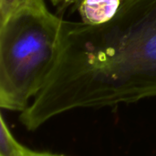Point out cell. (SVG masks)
<instances>
[{
    "label": "cell",
    "instance_id": "1",
    "mask_svg": "<svg viewBox=\"0 0 156 156\" xmlns=\"http://www.w3.org/2000/svg\"><path fill=\"white\" fill-rule=\"evenodd\" d=\"M155 96L156 0H122L106 23L63 20L55 66L20 121L32 131L74 109Z\"/></svg>",
    "mask_w": 156,
    "mask_h": 156
},
{
    "label": "cell",
    "instance_id": "2",
    "mask_svg": "<svg viewBox=\"0 0 156 156\" xmlns=\"http://www.w3.org/2000/svg\"><path fill=\"white\" fill-rule=\"evenodd\" d=\"M63 19L45 2L23 7L0 24V106L24 112L46 84L58 58Z\"/></svg>",
    "mask_w": 156,
    "mask_h": 156
},
{
    "label": "cell",
    "instance_id": "3",
    "mask_svg": "<svg viewBox=\"0 0 156 156\" xmlns=\"http://www.w3.org/2000/svg\"><path fill=\"white\" fill-rule=\"evenodd\" d=\"M122 0H83L77 7L81 22L100 25L111 20L120 8Z\"/></svg>",
    "mask_w": 156,
    "mask_h": 156
},
{
    "label": "cell",
    "instance_id": "4",
    "mask_svg": "<svg viewBox=\"0 0 156 156\" xmlns=\"http://www.w3.org/2000/svg\"><path fill=\"white\" fill-rule=\"evenodd\" d=\"M0 156H28L31 150L19 144L12 133L3 116L0 120Z\"/></svg>",
    "mask_w": 156,
    "mask_h": 156
},
{
    "label": "cell",
    "instance_id": "5",
    "mask_svg": "<svg viewBox=\"0 0 156 156\" xmlns=\"http://www.w3.org/2000/svg\"><path fill=\"white\" fill-rule=\"evenodd\" d=\"M43 2L44 0H0V24L6 20L16 11Z\"/></svg>",
    "mask_w": 156,
    "mask_h": 156
},
{
    "label": "cell",
    "instance_id": "6",
    "mask_svg": "<svg viewBox=\"0 0 156 156\" xmlns=\"http://www.w3.org/2000/svg\"><path fill=\"white\" fill-rule=\"evenodd\" d=\"M49 1L54 5H58L61 7H67L69 5H74L77 8L83 0H49Z\"/></svg>",
    "mask_w": 156,
    "mask_h": 156
},
{
    "label": "cell",
    "instance_id": "7",
    "mask_svg": "<svg viewBox=\"0 0 156 156\" xmlns=\"http://www.w3.org/2000/svg\"><path fill=\"white\" fill-rule=\"evenodd\" d=\"M28 156H65L61 154H49V153H38V152H34L31 151Z\"/></svg>",
    "mask_w": 156,
    "mask_h": 156
}]
</instances>
